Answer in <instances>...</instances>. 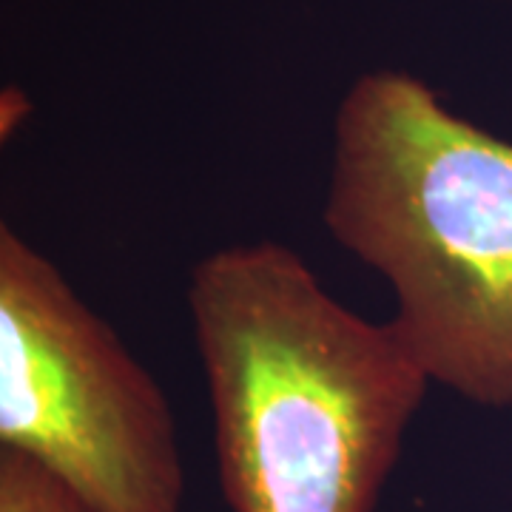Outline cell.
Masks as SVG:
<instances>
[{
	"instance_id": "obj_1",
	"label": "cell",
	"mask_w": 512,
	"mask_h": 512,
	"mask_svg": "<svg viewBox=\"0 0 512 512\" xmlns=\"http://www.w3.org/2000/svg\"><path fill=\"white\" fill-rule=\"evenodd\" d=\"M188 311L231 510H376L430 387L396 328L350 311L279 242L205 256Z\"/></svg>"
},
{
	"instance_id": "obj_4",
	"label": "cell",
	"mask_w": 512,
	"mask_h": 512,
	"mask_svg": "<svg viewBox=\"0 0 512 512\" xmlns=\"http://www.w3.org/2000/svg\"><path fill=\"white\" fill-rule=\"evenodd\" d=\"M0 512L94 510L43 464L12 450H0Z\"/></svg>"
},
{
	"instance_id": "obj_3",
	"label": "cell",
	"mask_w": 512,
	"mask_h": 512,
	"mask_svg": "<svg viewBox=\"0 0 512 512\" xmlns=\"http://www.w3.org/2000/svg\"><path fill=\"white\" fill-rule=\"evenodd\" d=\"M0 450L43 464L94 512H183V453L160 382L3 214Z\"/></svg>"
},
{
	"instance_id": "obj_5",
	"label": "cell",
	"mask_w": 512,
	"mask_h": 512,
	"mask_svg": "<svg viewBox=\"0 0 512 512\" xmlns=\"http://www.w3.org/2000/svg\"><path fill=\"white\" fill-rule=\"evenodd\" d=\"M32 100L20 86H0V151L12 146L32 117Z\"/></svg>"
},
{
	"instance_id": "obj_2",
	"label": "cell",
	"mask_w": 512,
	"mask_h": 512,
	"mask_svg": "<svg viewBox=\"0 0 512 512\" xmlns=\"http://www.w3.org/2000/svg\"><path fill=\"white\" fill-rule=\"evenodd\" d=\"M325 225L390 285L430 384L512 410L510 140L413 74H362L333 120Z\"/></svg>"
}]
</instances>
